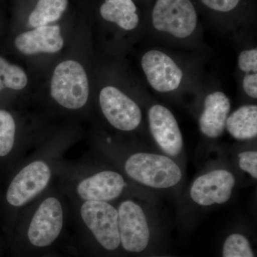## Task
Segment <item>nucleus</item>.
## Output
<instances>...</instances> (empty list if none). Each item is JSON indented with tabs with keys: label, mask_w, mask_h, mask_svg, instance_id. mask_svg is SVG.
I'll return each mask as SVG.
<instances>
[{
	"label": "nucleus",
	"mask_w": 257,
	"mask_h": 257,
	"mask_svg": "<svg viewBox=\"0 0 257 257\" xmlns=\"http://www.w3.org/2000/svg\"><path fill=\"white\" fill-rule=\"evenodd\" d=\"M152 28L177 40H186L197 32V10L192 0H155L151 10Z\"/></svg>",
	"instance_id": "1"
},
{
	"label": "nucleus",
	"mask_w": 257,
	"mask_h": 257,
	"mask_svg": "<svg viewBox=\"0 0 257 257\" xmlns=\"http://www.w3.org/2000/svg\"><path fill=\"white\" fill-rule=\"evenodd\" d=\"M50 94L61 106L67 109H81L89 96V78L78 61H62L56 66L50 82Z\"/></svg>",
	"instance_id": "2"
},
{
	"label": "nucleus",
	"mask_w": 257,
	"mask_h": 257,
	"mask_svg": "<svg viewBox=\"0 0 257 257\" xmlns=\"http://www.w3.org/2000/svg\"><path fill=\"white\" fill-rule=\"evenodd\" d=\"M126 174L134 180L148 187L167 189L182 179L179 166L169 157L150 153H137L125 163Z\"/></svg>",
	"instance_id": "3"
},
{
	"label": "nucleus",
	"mask_w": 257,
	"mask_h": 257,
	"mask_svg": "<svg viewBox=\"0 0 257 257\" xmlns=\"http://www.w3.org/2000/svg\"><path fill=\"white\" fill-rule=\"evenodd\" d=\"M99 105L104 117L111 126L121 131L136 130L141 123V109L131 97L119 88L106 86L99 95Z\"/></svg>",
	"instance_id": "4"
},
{
	"label": "nucleus",
	"mask_w": 257,
	"mask_h": 257,
	"mask_svg": "<svg viewBox=\"0 0 257 257\" xmlns=\"http://www.w3.org/2000/svg\"><path fill=\"white\" fill-rule=\"evenodd\" d=\"M83 221L96 240L107 250L119 247L118 211L105 202L85 201L80 209Z\"/></svg>",
	"instance_id": "5"
},
{
	"label": "nucleus",
	"mask_w": 257,
	"mask_h": 257,
	"mask_svg": "<svg viewBox=\"0 0 257 257\" xmlns=\"http://www.w3.org/2000/svg\"><path fill=\"white\" fill-rule=\"evenodd\" d=\"M141 66L147 82L157 92H175L183 81L182 69L170 55L162 51H147L142 57Z\"/></svg>",
	"instance_id": "6"
},
{
	"label": "nucleus",
	"mask_w": 257,
	"mask_h": 257,
	"mask_svg": "<svg viewBox=\"0 0 257 257\" xmlns=\"http://www.w3.org/2000/svg\"><path fill=\"white\" fill-rule=\"evenodd\" d=\"M52 171L44 161L29 164L15 176L8 187L7 201L10 205L19 207L37 197L48 185Z\"/></svg>",
	"instance_id": "7"
},
{
	"label": "nucleus",
	"mask_w": 257,
	"mask_h": 257,
	"mask_svg": "<svg viewBox=\"0 0 257 257\" xmlns=\"http://www.w3.org/2000/svg\"><path fill=\"white\" fill-rule=\"evenodd\" d=\"M64 224L63 208L57 198H47L37 208L28 229L30 242L37 247L50 246L60 234Z\"/></svg>",
	"instance_id": "8"
},
{
	"label": "nucleus",
	"mask_w": 257,
	"mask_h": 257,
	"mask_svg": "<svg viewBox=\"0 0 257 257\" xmlns=\"http://www.w3.org/2000/svg\"><path fill=\"white\" fill-rule=\"evenodd\" d=\"M120 243L125 250L140 252L146 248L150 232L145 212L133 201H124L118 209Z\"/></svg>",
	"instance_id": "9"
},
{
	"label": "nucleus",
	"mask_w": 257,
	"mask_h": 257,
	"mask_svg": "<svg viewBox=\"0 0 257 257\" xmlns=\"http://www.w3.org/2000/svg\"><path fill=\"white\" fill-rule=\"evenodd\" d=\"M150 131L162 151L172 157L178 156L183 148V138L178 123L172 111L155 104L148 113Z\"/></svg>",
	"instance_id": "10"
},
{
	"label": "nucleus",
	"mask_w": 257,
	"mask_h": 257,
	"mask_svg": "<svg viewBox=\"0 0 257 257\" xmlns=\"http://www.w3.org/2000/svg\"><path fill=\"white\" fill-rule=\"evenodd\" d=\"M234 184V177L228 171H211L196 179L191 187V198L201 206L224 204L231 197Z\"/></svg>",
	"instance_id": "11"
},
{
	"label": "nucleus",
	"mask_w": 257,
	"mask_h": 257,
	"mask_svg": "<svg viewBox=\"0 0 257 257\" xmlns=\"http://www.w3.org/2000/svg\"><path fill=\"white\" fill-rule=\"evenodd\" d=\"M15 47L24 55L55 54L63 49L64 40L59 25L38 27L20 34Z\"/></svg>",
	"instance_id": "12"
},
{
	"label": "nucleus",
	"mask_w": 257,
	"mask_h": 257,
	"mask_svg": "<svg viewBox=\"0 0 257 257\" xmlns=\"http://www.w3.org/2000/svg\"><path fill=\"white\" fill-rule=\"evenodd\" d=\"M125 185L124 178L117 172L103 171L81 181L77 192L85 201L107 202L119 197Z\"/></svg>",
	"instance_id": "13"
},
{
	"label": "nucleus",
	"mask_w": 257,
	"mask_h": 257,
	"mask_svg": "<svg viewBox=\"0 0 257 257\" xmlns=\"http://www.w3.org/2000/svg\"><path fill=\"white\" fill-rule=\"evenodd\" d=\"M231 111V101L225 93L215 91L206 96L199 119L201 133L211 139L220 137Z\"/></svg>",
	"instance_id": "14"
},
{
	"label": "nucleus",
	"mask_w": 257,
	"mask_h": 257,
	"mask_svg": "<svg viewBox=\"0 0 257 257\" xmlns=\"http://www.w3.org/2000/svg\"><path fill=\"white\" fill-rule=\"evenodd\" d=\"M99 13L103 20L124 31H133L140 25V15L134 0H104Z\"/></svg>",
	"instance_id": "15"
},
{
	"label": "nucleus",
	"mask_w": 257,
	"mask_h": 257,
	"mask_svg": "<svg viewBox=\"0 0 257 257\" xmlns=\"http://www.w3.org/2000/svg\"><path fill=\"white\" fill-rule=\"evenodd\" d=\"M225 128L238 140L256 138L257 135V106L246 104L240 106L229 115Z\"/></svg>",
	"instance_id": "16"
},
{
	"label": "nucleus",
	"mask_w": 257,
	"mask_h": 257,
	"mask_svg": "<svg viewBox=\"0 0 257 257\" xmlns=\"http://www.w3.org/2000/svg\"><path fill=\"white\" fill-rule=\"evenodd\" d=\"M68 4L69 0H38L28 23L33 28L50 25L62 18Z\"/></svg>",
	"instance_id": "17"
},
{
	"label": "nucleus",
	"mask_w": 257,
	"mask_h": 257,
	"mask_svg": "<svg viewBox=\"0 0 257 257\" xmlns=\"http://www.w3.org/2000/svg\"><path fill=\"white\" fill-rule=\"evenodd\" d=\"M28 84V74L25 69L0 56V92L5 89L23 90Z\"/></svg>",
	"instance_id": "18"
},
{
	"label": "nucleus",
	"mask_w": 257,
	"mask_h": 257,
	"mask_svg": "<svg viewBox=\"0 0 257 257\" xmlns=\"http://www.w3.org/2000/svg\"><path fill=\"white\" fill-rule=\"evenodd\" d=\"M16 135V123L9 111L0 109V157L13 150Z\"/></svg>",
	"instance_id": "19"
},
{
	"label": "nucleus",
	"mask_w": 257,
	"mask_h": 257,
	"mask_svg": "<svg viewBox=\"0 0 257 257\" xmlns=\"http://www.w3.org/2000/svg\"><path fill=\"white\" fill-rule=\"evenodd\" d=\"M223 257H254L248 239L243 235L228 236L223 247Z\"/></svg>",
	"instance_id": "20"
},
{
	"label": "nucleus",
	"mask_w": 257,
	"mask_h": 257,
	"mask_svg": "<svg viewBox=\"0 0 257 257\" xmlns=\"http://www.w3.org/2000/svg\"><path fill=\"white\" fill-rule=\"evenodd\" d=\"M209 11L219 15H229L236 11L241 4L243 0H199Z\"/></svg>",
	"instance_id": "21"
},
{
	"label": "nucleus",
	"mask_w": 257,
	"mask_h": 257,
	"mask_svg": "<svg viewBox=\"0 0 257 257\" xmlns=\"http://www.w3.org/2000/svg\"><path fill=\"white\" fill-rule=\"evenodd\" d=\"M238 67L244 74L257 73L256 47L241 51L238 57Z\"/></svg>",
	"instance_id": "22"
},
{
	"label": "nucleus",
	"mask_w": 257,
	"mask_h": 257,
	"mask_svg": "<svg viewBox=\"0 0 257 257\" xmlns=\"http://www.w3.org/2000/svg\"><path fill=\"white\" fill-rule=\"evenodd\" d=\"M240 168L249 174L253 178H257V152L246 151L239 155Z\"/></svg>",
	"instance_id": "23"
},
{
	"label": "nucleus",
	"mask_w": 257,
	"mask_h": 257,
	"mask_svg": "<svg viewBox=\"0 0 257 257\" xmlns=\"http://www.w3.org/2000/svg\"><path fill=\"white\" fill-rule=\"evenodd\" d=\"M243 90L252 99L257 98V73L244 74L242 79Z\"/></svg>",
	"instance_id": "24"
}]
</instances>
